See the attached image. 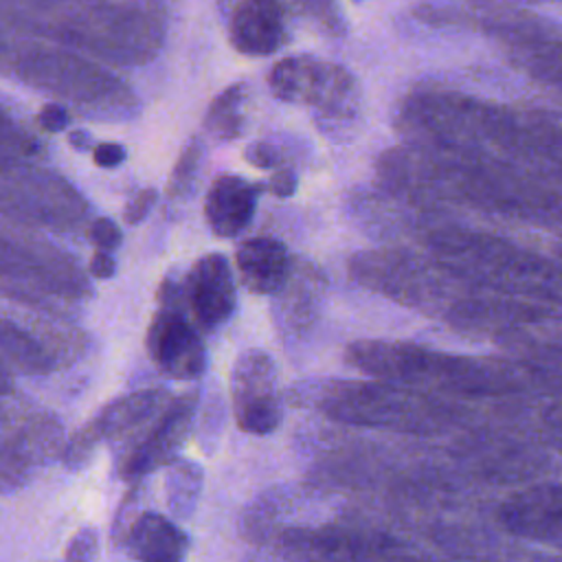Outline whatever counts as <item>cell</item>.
Segmentation results:
<instances>
[{
	"label": "cell",
	"instance_id": "5bb4252c",
	"mask_svg": "<svg viewBox=\"0 0 562 562\" xmlns=\"http://www.w3.org/2000/svg\"><path fill=\"white\" fill-rule=\"evenodd\" d=\"M235 268L246 290L261 296H277L290 281L294 261L283 241L257 235L237 246Z\"/></svg>",
	"mask_w": 562,
	"mask_h": 562
},
{
	"label": "cell",
	"instance_id": "cb8c5ba5",
	"mask_svg": "<svg viewBox=\"0 0 562 562\" xmlns=\"http://www.w3.org/2000/svg\"><path fill=\"white\" fill-rule=\"evenodd\" d=\"M158 202V191L154 187H145L140 191H136L123 206V222L127 226H136L140 224L154 209V204Z\"/></svg>",
	"mask_w": 562,
	"mask_h": 562
},
{
	"label": "cell",
	"instance_id": "3957f363",
	"mask_svg": "<svg viewBox=\"0 0 562 562\" xmlns=\"http://www.w3.org/2000/svg\"><path fill=\"white\" fill-rule=\"evenodd\" d=\"M316 411L345 424L430 435L450 428L461 415L443 397L382 380H323L296 389Z\"/></svg>",
	"mask_w": 562,
	"mask_h": 562
},
{
	"label": "cell",
	"instance_id": "9c48e42d",
	"mask_svg": "<svg viewBox=\"0 0 562 562\" xmlns=\"http://www.w3.org/2000/svg\"><path fill=\"white\" fill-rule=\"evenodd\" d=\"M198 404V391H189L171 400L158 415L154 426L147 430L143 441H138L136 448L125 457L121 474L127 481H136L156 470L158 465H169L171 461H176V452L193 428Z\"/></svg>",
	"mask_w": 562,
	"mask_h": 562
},
{
	"label": "cell",
	"instance_id": "f546056e",
	"mask_svg": "<svg viewBox=\"0 0 562 562\" xmlns=\"http://www.w3.org/2000/svg\"><path fill=\"white\" fill-rule=\"evenodd\" d=\"M542 426L553 439H562V400H553L542 408Z\"/></svg>",
	"mask_w": 562,
	"mask_h": 562
},
{
	"label": "cell",
	"instance_id": "d6986e66",
	"mask_svg": "<svg viewBox=\"0 0 562 562\" xmlns=\"http://www.w3.org/2000/svg\"><path fill=\"white\" fill-rule=\"evenodd\" d=\"M202 158H204V143L198 136L189 138L167 180V195L171 200H187L191 195L198 182Z\"/></svg>",
	"mask_w": 562,
	"mask_h": 562
},
{
	"label": "cell",
	"instance_id": "e0dca14e",
	"mask_svg": "<svg viewBox=\"0 0 562 562\" xmlns=\"http://www.w3.org/2000/svg\"><path fill=\"white\" fill-rule=\"evenodd\" d=\"M248 83L237 81L226 86L206 108L204 132L215 140H235L246 130Z\"/></svg>",
	"mask_w": 562,
	"mask_h": 562
},
{
	"label": "cell",
	"instance_id": "52a82bcc",
	"mask_svg": "<svg viewBox=\"0 0 562 562\" xmlns=\"http://www.w3.org/2000/svg\"><path fill=\"white\" fill-rule=\"evenodd\" d=\"M231 408L239 430L270 435L283 419L279 371L263 349H244L231 369Z\"/></svg>",
	"mask_w": 562,
	"mask_h": 562
},
{
	"label": "cell",
	"instance_id": "4dcf8cb0",
	"mask_svg": "<svg viewBox=\"0 0 562 562\" xmlns=\"http://www.w3.org/2000/svg\"><path fill=\"white\" fill-rule=\"evenodd\" d=\"M68 145L77 151H88L92 149V136L86 130H72L68 134Z\"/></svg>",
	"mask_w": 562,
	"mask_h": 562
},
{
	"label": "cell",
	"instance_id": "44dd1931",
	"mask_svg": "<svg viewBox=\"0 0 562 562\" xmlns=\"http://www.w3.org/2000/svg\"><path fill=\"white\" fill-rule=\"evenodd\" d=\"M299 11L310 18L321 31L325 33H334L340 35L345 31V22L342 15L338 11L336 4H327V2H303L299 4Z\"/></svg>",
	"mask_w": 562,
	"mask_h": 562
},
{
	"label": "cell",
	"instance_id": "4316f807",
	"mask_svg": "<svg viewBox=\"0 0 562 562\" xmlns=\"http://www.w3.org/2000/svg\"><path fill=\"white\" fill-rule=\"evenodd\" d=\"M68 121H70V114L64 105L59 103H46L40 112H37V123L42 130L55 134V132H61L68 127Z\"/></svg>",
	"mask_w": 562,
	"mask_h": 562
},
{
	"label": "cell",
	"instance_id": "603a6c76",
	"mask_svg": "<svg viewBox=\"0 0 562 562\" xmlns=\"http://www.w3.org/2000/svg\"><path fill=\"white\" fill-rule=\"evenodd\" d=\"M88 239L97 246V250L103 252H112L121 246L123 241V233L119 228V224L110 217H97L90 226H88Z\"/></svg>",
	"mask_w": 562,
	"mask_h": 562
},
{
	"label": "cell",
	"instance_id": "6da1fadb",
	"mask_svg": "<svg viewBox=\"0 0 562 562\" xmlns=\"http://www.w3.org/2000/svg\"><path fill=\"white\" fill-rule=\"evenodd\" d=\"M345 360L371 380L411 386L430 395L454 397H507L525 393L538 382L533 367L503 358L459 356L408 340H353Z\"/></svg>",
	"mask_w": 562,
	"mask_h": 562
},
{
	"label": "cell",
	"instance_id": "ffe728a7",
	"mask_svg": "<svg viewBox=\"0 0 562 562\" xmlns=\"http://www.w3.org/2000/svg\"><path fill=\"white\" fill-rule=\"evenodd\" d=\"M200 408V422H198V441L204 452H213L215 443L222 435L224 419H226V404L217 389H211L204 400L198 404Z\"/></svg>",
	"mask_w": 562,
	"mask_h": 562
},
{
	"label": "cell",
	"instance_id": "5b68a950",
	"mask_svg": "<svg viewBox=\"0 0 562 562\" xmlns=\"http://www.w3.org/2000/svg\"><path fill=\"white\" fill-rule=\"evenodd\" d=\"M274 99L314 112L323 130H342L360 114V86L340 64L301 53L281 57L268 72Z\"/></svg>",
	"mask_w": 562,
	"mask_h": 562
},
{
	"label": "cell",
	"instance_id": "ba28073f",
	"mask_svg": "<svg viewBox=\"0 0 562 562\" xmlns=\"http://www.w3.org/2000/svg\"><path fill=\"white\" fill-rule=\"evenodd\" d=\"M169 402H171L169 391L158 386L132 391L127 395L116 397L114 402L105 404L101 413L70 439L66 448V461L70 465L83 463L99 441L119 437L149 422L151 417L160 415Z\"/></svg>",
	"mask_w": 562,
	"mask_h": 562
},
{
	"label": "cell",
	"instance_id": "83f0119b",
	"mask_svg": "<svg viewBox=\"0 0 562 562\" xmlns=\"http://www.w3.org/2000/svg\"><path fill=\"white\" fill-rule=\"evenodd\" d=\"M92 160L101 169H114L125 160V147L119 143H101L92 149Z\"/></svg>",
	"mask_w": 562,
	"mask_h": 562
},
{
	"label": "cell",
	"instance_id": "8992f818",
	"mask_svg": "<svg viewBox=\"0 0 562 562\" xmlns=\"http://www.w3.org/2000/svg\"><path fill=\"white\" fill-rule=\"evenodd\" d=\"M182 288L165 279L160 290V307L147 327V356L171 380L191 382L206 369V347L193 323L182 314L178 296Z\"/></svg>",
	"mask_w": 562,
	"mask_h": 562
},
{
	"label": "cell",
	"instance_id": "f1b7e54d",
	"mask_svg": "<svg viewBox=\"0 0 562 562\" xmlns=\"http://www.w3.org/2000/svg\"><path fill=\"white\" fill-rule=\"evenodd\" d=\"M88 268H90V274H92L94 279H110V277H114V272H116V259H114L112 252L97 250V252L92 255Z\"/></svg>",
	"mask_w": 562,
	"mask_h": 562
},
{
	"label": "cell",
	"instance_id": "8fae6325",
	"mask_svg": "<svg viewBox=\"0 0 562 562\" xmlns=\"http://www.w3.org/2000/svg\"><path fill=\"white\" fill-rule=\"evenodd\" d=\"M498 522L518 538L562 542V483H536L514 492L501 503Z\"/></svg>",
	"mask_w": 562,
	"mask_h": 562
},
{
	"label": "cell",
	"instance_id": "ac0fdd59",
	"mask_svg": "<svg viewBox=\"0 0 562 562\" xmlns=\"http://www.w3.org/2000/svg\"><path fill=\"white\" fill-rule=\"evenodd\" d=\"M202 481H204V472L195 461L176 459L167 465L165 496L173 518L187 520L195 512L202 494Z\"/></svg>",
	"mask_w": 562,
	"mask_h": 562
},
{
	"label": "cell",
	"instance_id": "7402d4cb",
	"mask_svg": "<svg viewBox=\"0 0 562 562\" xmlns=\"http://www.w3.org/2000/svg\"><path fill=\"white\" fill-rule=\"evenodd\" d=\"M244 158L257 169H279L285 167L283 149L272 140H252L244 147Z\"/></svg>",
	"mask_w": 562,
	"mask_h": 562
},
{
	"label": "cell",
	"instance_id": "277c9868",
	"mask_svg": "<svg viewBox=\"0 0 562 562\" xmlns=\"http://www.w3.org/2000/svg\"><path fill=\"white\" fill-rule=\"evenodd\" d=\"M347 268L358 285L443 321L463 303L485 292V288L461 277L437 257L400 246L358 250L349 257Z\"/></svg>",
	"mask_w": 562,
	"mask_h": 562
},
{
	"label": "cell",
	"instance_id": "4fadbf2b",
	"mask_svg": "<svg viewBox=\"0 0 562 562\" xmlns=\"http://www.w3.org/2000/svg\"><path fill=\"white\" fill-rule=\"evenodd\" d=\"M261 184L237 173H220L204 195V220L213 235L222 239L244 233L257 211Z\"/></svg>",
	"mask_w": 562,
	"mask_h": 562
},
{
	"label": "cell",
	"instance_id": "7c38bea8",
	"mask_svg": "<svg viewBox=\"0 0 562 562\" xmlns=\"http://www.w3.org/2000/svg\"><path fill=\"white\" fill-rule=\"evenodd\" d=\"M228 42L246 57H268L288 42L285 7L272 0L239 2L228 18Z\"/></svg>",
	"mask_w": 562,
	"mask_h": 562
},
{
	"label": "cell",
	"instance_id": "d4e9b609",
	"mask_svg": "<svg viewBox=\"0 0 562 562\" xmlns=\"http://www.w3.org/2000/svg\"><path fill=\"white\" fill-rule=\"evenodd\" d=\"M99 555V538L92 527L79 529L68 542V562H94Z\"/></svg>",
	"mask_w": 562,
	"mask_h": 562
},
{
	"label": "cell",
	"instance_id": "9a60e30c",
	"mask_svg": "<svg viewBox=\"0 0 562 562\" xmlns=\"http://www.w3.org/2000/svg\"><path fill=\"white\" fill-rule=\"evenodd\" d=\"M323 277L312 266H294L290 281L277 294L274 321L281 331L299 336L318 318L323 303Z\"/></svg>",
	"mask_w": 562,
	"mask_h": 562
},
{
	"label": "cell",
	"instance_id": "7a4b0ae2",
	"mask_svg": "<svg viewBox=\"0 0 562 562\" xmlns=\"http://www.w3.org/2000/svg\"><path fill=\"white\" fill-rule=\"evenodd\" d=\"M430 255L490 292L533 303H562V263L505 237L461 226L424 235Z\"/></svg>",
	"mask_w": 562,
	"mask_h": 562
},
{
	"label": "cell",
	"instance_id": "484cf974",
	"mask_svg": "<svg viewBox=\"0 0 562 562\" xmlns=\"http://www.w3.org/2000/svg\"><path fill=\"white\" fill-rule=\"evenodd\" d=\"M296 187H299V176H296L294 167H290V165L274 169L272 176H270L268 182H266V189H268L270 193H274L277 198H290V195H294Z\"/></svg>",
	"mask_w": 562,
	"mask_h": 562
},
{
	"label": "cell",
	"instance_id": "30bf717a",
	"mask_svg": "<svg viewBox=\"0 0 562 562\" xmlns=\"http://www.w3.org/2000/svg\"><path fill=\"white\" fill-rule=\"evenodd\" d=\"M182 296L200 329L215 331L228 323L237 307V288L228 259L222 252L202 255L184 277Z\"/></svg>",
	"mask_w": 562,
	"mask_h": 562
},
{
	"label": "cell",
	"instance_id": "2e32d148",
	"mask_svg": "<svg viewBox=\"0 0 562 562\" xmlns=\"http://www.w3.org/2000/svg\"><path fill=\"white\" fill-rule=\"evenodd\" d=\"M125 542L138 562H182L187 551L184 531L156 512L140 514L130 525Z\"/></svg>",
	"mask_w": 562,
	"mask_h": 562
}]
</instances>
